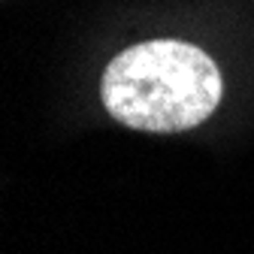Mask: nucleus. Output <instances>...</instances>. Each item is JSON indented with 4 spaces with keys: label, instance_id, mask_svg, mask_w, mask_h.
Segmentation results:
<instances>
[{
    "label": "nucleus",
    "instance_id": "f257e3e1",
    "mask_svg": "<svg viewBox=\"0 0 254 254\" xmlns=\"http://www.w3.org/2000/svg\"><path fill=\"white\" fill-rule=\"evenodd\" d=\"M224 82L215 61L182 40H151L124 49L103 73V106L133 130L179 133L203 124Z\"/></svg>",
    "mask_w": 254,
    "mask_h": 254
}]
</instances>
